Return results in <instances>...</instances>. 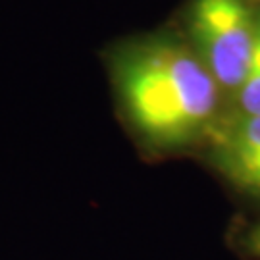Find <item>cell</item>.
Wrapping results in <instances>:
<instances>
[{
    "mask_svg": "<svg viewBox=\"0 0 260 260\" xmlns=\"http://www.w3.org/2000/svg\"><path fill=\"white\" fill-rule=\"evenodd\" d=\"M116 83L131 127L152 150L172 152L206 139L218 120V93L195 50L152 39L116 60Z\"/></svg>",
    "mask_w": 260,
    "mask_h": 260,
    "instance_id": "1",
    "label": "cell"
},
{
    "mask_svg": "<svg viewBox=\"0 0 260 260\" xmlns=\"http://www.w3.org/2000/svg\"><path fill=\"white\" fill-rule=\"evenodd\" d=\"M195 52L220 89L241 87L251 62L256 21L243 0H195L191 12Z\"/></svg>",
    "mask_w": 260,
    "mask_h": 260,
    "instance_id": "2",
    "label": "cell"
},
{
    "mask_svg": "<svg viewBox=\"0 0 260 260\" xmlns=\"http://www.w3.org/2000/svg\"><path fill=\"white\" fill-rule=\"evenodd\" d=\"M235 249L247 260H260V220L237 232Z\"/></svg>",
    "mask_w": 260,
    "mask_h": 260,
    "instance_id": "5",
    "label": "cell"
},
{
    "mask_svg": "<svg viewBox=\"0 0 260 260\" xmlns=\"http://www.w3.org/2000/svg\"><path fill=\"white\" fill-rule=\"evenodd\" d=\"M237 104L239 114L245 116H260V19L256 21V39L247 74L241 87L237 89Z\"/></svg>",
    "mask_w": 260,
    "mask_h": 260,
    "instance_id": "4",
    "label": "cell"
},
{
    "mask_svg": "<svg viewBox=\"0 0 260 260\" xmlns=\"http://www.w3.org/2000/svg\"><path fill=\"white\" fill-rule=\"evenodd\" d=\"M205 141L216 172L243 195L260 201V116L233 112L218 118Z\"/></svg>",
    "mask_w": 260,
    "mask_h": 260,
    "instance_id": "3",
    "label": "cell"
}]
</instances>
